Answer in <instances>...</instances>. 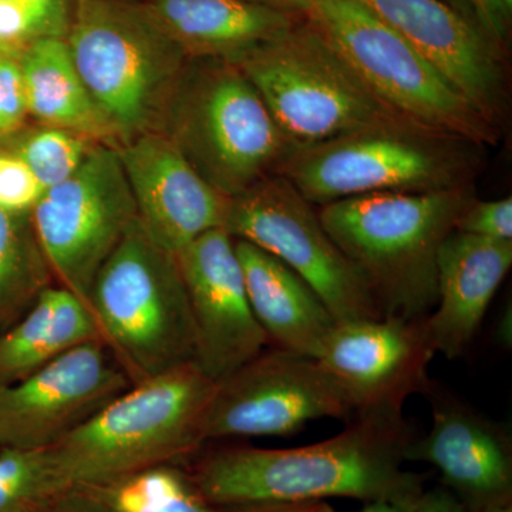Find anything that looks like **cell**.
Returning a JSON list of instances; mask_svg holds the SVG:
<instances>
[{
	"label": "cell",
	"instance_id": "1",
	"mask_svg": "<svg viewBox=\"0 0 512 512\" xmlns=\"http://www.w3.org/2000/svg\"><path fill=\"white\" fill-rule=\"evenodd\" d=\"M414 437L403 414H356L338 436L309 446L217 448L190 476L214 507L339 497L413 504L427 478L403 467Z\"/></svg>",
	"mask_w": 512,
	"mask_h": 512
},
{
	"label": "cell",
	"instance_id": "2",
	"mask_svg": "<svg viewBox=\"0 0 512 512\" xmlns=\"http://www.w3.org/2000/svg\"><path fill=\"white\" fill-rule=\"evenodd\" d=\"M468 185L383 192L316 207L320 222L365 279L383 316L424 318L437 303V256L473 201Z\"/></svg>",
	"mask_w": 512,
	"mask_h": 512
},
{
	"label": "cell",
	"instance_id": "3",
	"mask_svg": "<svg viewBox=\"0 0 512 512\" xmlns=\"http://www.w3.org/2000/svg\"><path fill=\"white\" fill-rule=\"evenodd\" d=\"M214 387L194 362L133 384L52 447L63 480L104 487L197 453Z\"/></svg>",
	"mask_w": 512,
	"mask_h": 512
},
{
	"label": "cell",
	"instance_id": "4",
	"mask_svg": "<svg viewBox=\"0 0 512 512\" xmlns=\"http://www.w3.org/2000/svg\"><path fill=\"white\" fill-rule=\"evenodd\" d=\"M305 3L303 18L397 119L471 146L497 144L500 127L359 0Z\"/></svg>",
	"mask_w": 512,
	"mask_h": 512
},
{
	"label": "cell",
	"instance_id": "5",
	"mask_svg": "<svg viewBox=\"0 0 512 512\" xmlns=\"http://www.w3.org/2000/svg\"><path fill=\"white\" fill-rule=\"evenodd\" d=\"M89 305L131 383L194 362V320L177 258L138 220L101 266Z\"/></svg>",
	"mask_w": 512,
	"mask_h": 512
},
{
	"label": "cell",
	"instance_id": "6",
	"mask_svg": "<svg viewBox=\"0 0 512 512\" xmlns=\"http://www.w3.org/2000/svg\"><path fill=\"white\" fill-rule=\"evenodd\" d=\"M66 42L117 140L126 143L150 131L185 56L150 9L119 0H76Z\"/></svg>",
	"mask_w": 512,
	"mask_h": 512
},
{
	"label": "cell",
	"instance_id": "7",
	"mask_svg": "<svg viewBox=\"0 0 512 512\" xmlns=\"http://www.w3.org/2000/svg\"><path fill=\"white\" fill-rule=\"evenodd\" d=\"M471 144L403 123L360 128L295 148L278 175L315 207L383 194L466 187Z\"/></svg>",
	"mask_w": 512,
	"mask_h": 512
},
{
	"label": "cell",
	"instance_id": "8",
	"mask_svg": "<svg viewBox=\"0 0 512 512\" xmlns=\"http://www.w3.org/2000/svg\"><path fill=\"white\" fill-rule=\"evenodd\" d=\"M171 121V140L227 198L278 174L295 150L244 73L221 60L181 87Z\"/></svg>",
	"mask_w": 512,
	"mask_h": 512
},
{
	"label": "cell",
	"instance_id": "9",
	"mask_svg": "<svg viewBox=\"0 0 512 512\" xmlns=\"http://www.w3.org/2000/svg\"><path fill=\"white\" fill-rule=\"evenodd\" d=\"M232 64L255 87L293 148L403 123L367 92L305 18Z\"/></svg>",
	"mask_w": 512,
	"mask_h": 512
},
{
	"label": "cell",
	"instance_id": "10",
	"mask_svg": "<svg viewBox=\"0 0 512 512\" xmlns=\"http://www.w3.org/2000/svg\"><path fill=\"white\" fill-rule=\"evenodd\" d=\"M30 218L57 285L89 305L101 266L138 220L117 148L93 146L72 177L43 192Z\"/></svg>",
	"mask_w": 512,
	"mask_h": 512
},
{
	"label": "cell",
	"instance_id": "11",
	"mask_svg": "<svg viewBox=\"0 0 512 512\" xmlns=\"http://www.w3.org/2000/svg\"><path fill=\"white\" fill-rule=\"evenodd\" d=\"M224 228L301 276L336 322L383 318L365 279L330 238L315 205L281 175H271L229 198Z\"/></svg>",
	"mask_w": 512,
	"mask_h": 512
},
{
	"label": "cell",
	"instance_id": "12",
	"mask_svg": "<svg viewBox=\"0 0 512 512\" xmlns=\"http://www.w3.org/2000/svg\"><path fill=\"white\" fill-rule=\"evenodd\" d=\"M352 403L318 360L266 348L215 382L202 437H289L319 419L350 420Z\"/></svg>",
	"mask_w": 512,
	"mask_h": 512
},
{
	"label": "cell",
	"instance_id": "13",
	"mask_svg": "<svg viewBox=\"0 0 512 512\" xmlns=\"http://www.w3.org/2000/svg\"><path fill=\"white\" fill-rule=\"evenodd\" d=\"M133 386L103 342L0 386V448H52Z\"/></svg>",
	"mask_w": 512,
	"mask_h": 512
},
{
	"label": "cell",
	"instance_id": "14",
	"mask_svg": "<svg viewBox=\"0 0 512 512\" xmlns=\"http://www.w3.org/2000/svg\"><path fill=\"white\" fill-rule=\"evenodd\" d=\"M424 318L338 323L318 362L352 403L356 414H403L404 402L429 387L436 356Z\"/></svg>",
	"mask_w": 512,
	"mask_h": 512
},
{
	"label": "cell",
	"instance_id": "15",
	"mask_svg": "<svg viewBox=\"0 0 512 512\" xmlns=\"http://www.w3.org/2000/svg\"><path fill=\"white\" fill-rule=\"evenodd\" d=\"M175 258L194 320V363L220 382L269 346L249 303L235 239L225 228L211 229Z\"/></svg>",
	"mask_w": 512,
	"mask_h": 512
},
{
	"label": "cell",
	"instance_id": "16",
	"mask_svg": "<svg viewBox=\"0 0 512 512\" xmlns=\"http://www.w3.org/2000/svg\"><path fill=\"white\" fill-rule=\"evenodd\" d=\"M433 424L406 450V461L430 464L441 483L473 512L512 504V440L500 424L431 380L424 390Z\"/></svg>",
	"mask_w": 512,
	"mask_h": 512
},
{
	"label": "cell",
	"instance_id": "17",
	"mask_svg": "<svg viewBox=\"0 0 512 512\" xmlns=\"http://www.w3.org/2000/svg\"><path fill=\"white\" fill-rule=\"evenodd\" d=\"M116 148L138 222L161 248L175 255L225 227L229 198L197 173L170 136L147 131Z\"/></svg>",
	"mask_w": 512,
	"mask_h": 512
},
{
	"label": "cell",
	"instance_id": "18",
	"mask_svg": "<svg viewBox=\"0 0 512 512\" xmlns=\"http://www.w3.org/2000/svg\"><path fill=\"white\" fill-rule=\"evenodd\" d=\"M500 127L507 80L497 47L444 0H359Z\"/></svg>",
	"mask_w": 512,
	"mask_h": 512
},
{
	"label": "cell",
	"instance_id": "19",
	"mask_svg": "<svg viewBox=\"0 0 512 512\" xmlns=\"http://www.w3.org/2000/svg\"><path fill=\"white\" fill-rule=\"evenodd\" d=\"M512 266V241L453 231L437 256V303L426 316L436 353L466 355Z\"/></svg>",
	"mask_w": 512,
	"mask_h": 512
},
{
	"label": "cell",
	"instance_id": "20",
	"mask_svg": "<svg viewBox=\"0 0 512 512\" xmlns=\"http://www.w3.org/2000/svg\"><path fill=\"white\" fill-rule=\"evenodd\" d=\"M184 55L234 63L303 18L252 0H153L147 6Z\"/></svg>",
	"mask_w": 512,
	"mask_h": 512
},
{
	"label": "cell",
	"instance_id": "21",
	"mask_svg": "<svg viewBox=\"0 0 512 512\" xmlns=\"http://www.w3.org/2000/svg\"><path fill=\"white\" fill-rule=\"evenodd\" d=\"M234 239L249 303L269 345L318 359L338 325L335 316L284 262L251 242Z\"/></svg>",
	"mask_w": 512,
	"mask_h": 512
},
{
	"label": "cell",
	"instance_id": "22",
	"mask_svg": "<svg viewBox=\"0 0 512 512\" xmlns=\"http://www.w3.org/2000/svg\"><path fill=\"white\" fill-rule=\"evenodd\" d=\"M90 342H103L90 306L63 286H47L22 318L0 333V386Z\"/></svg>",
	"mask_w": 512,
	"mask_h": 512
},
{
	"label": "cell",
	"instance_id": "23",
	"mask_svg": "<svg viewBox=\"0 0 512 512\" xmlns=\"http://www.w3.org/2000/svg\"><path fill=\"white\" fill-rule=\"evenodd\" d=\"M18 60L30 116L47 127L62 128L116 147V134L80 79L66 39L35 40Z\"/></svg>",
	"mask_w": 512,
	"mask_h": 512
},
{
	"label": "cell",
	"instance_id": "24",
	"mask_svg": "<svg viewBox=\"0 0 512 512\" xmlns=\"http://www.w3.org/2000/svg\"><path fill=\"white\" fill-rule=\"evenodd\" d=\"M26 212L0 208V333L52 285V272Z\"/></svg>",
	"mask_w": 512,
	"mask_h": 512
},
{
	"label": "cell",
	"instance_id": "25",
	"mask_svg": "<svg viewBox=\"0 0 512 512\" xmlns=\"http://www.w3.org/2000/svg\"><path fill=\"white\" fill-rule=\"evenodd\" d=\"M92 490L109 512H221L177 464L147 468Z\"/></svg>",
	"mask_w": 512,
	"mask_h": 512
},
{
	"label": "cell",
	"instance_id": "26",
	"mask_svg": "<svg viewBox=\"0 0 512 512\" xmlns=\"http://www.w3.org/2000/svg\"><path fill=\"white\" fill-rule=\"evenodd\" d=\"M66 490L52 448H0V512H36Z\"/></svg>",
	"mask_w": 512,
	"mask_h": 512
},
{
	"label": "cell",
	"instance_id": "27",
	"mask_svg": "<svg viewBox=\"0 0 512 512\" xmlns=\"http://www.w3.org/2000/svg\"><path fill=\"white\" fill-rule=\"evenodd\" d=\"M76 0H0V56L19 59L45 37L66 39Z\"/></svg>",
	"mask_w": 512,
	"mask_h": 512
},
{
	"label": "cell",
	"instance_id": "28",
	"mask_svg": "<svg viewBox=\"0 0 512 512\" xmlns=\"http://www.w3.org/2000/svg\"><path fill=\"white\" fill-rule=\"evenodd\" d=\"M92 147L89 138L62 128L46 127L23 141L18 157L47 190L72 177Z\"/></svg>",
	"mask_w": 512,
	"mask_h": 512
},
{
	"label": "cell",
	"instance_id": "29",
	"mask_svg": "<svg viewBox=\"0 0 512 512\" xmlns=\"http://www.w3.org/2000/svg\"><path fill=\"white\" fill-rule=\"evenodd\" d=\"M456 231L497 241H512V198L471 201L458 217Z\"/></svg>",
	"mask_w": 512,
	"mask_h": 512
},
{
	"label": "cell",
	"instance_id": "30",
	"mask_svg": "<svg viewBox=\"0 0 512 512\" xmlns=\"http://www.w3.org/2000/svg\"><path fill=\"white\" fill-rule=\"evenodd\" d=\"M45 188L18 156H0V208L30 211Z\"/></svg>",
	"mask_w": 512,
	"mask_h": 512
},
{
	"label": "cell",
	"instance_id": "31",
	"mask_svg": "<svg viewBox=\"0 0 512 512\" xmlns=\"http://www.w3.org/2000/svg\"><path fill=\"white\" fill-rule=\"evenodd\" d=\"M28 114V100L19 60L0 56V136L15 133Z\"/></svg>",
	"mask_w": 512,
	"mask_h": 512
},
{
	"label": "cell",
	"instance_id": "32",
	"mask_svg": "<svg viewBox=\"0 0 512 512\" xmlns=\"http://www.w3.org/2000/svg\"><path fill=\"white\" fill-rule=\"evenodd\" d=\"M474 16L477 19L478 28L493 42H500L507 32V18L510 10L504 5L503 0H468Z\"/></svg>",
	"mask_w": 512,
	"mask_h": 512
},
{
	"label": "cell",
	"instance_id": "33",
	"mask_svg": "<svg viewBox=\"0 0 512 512\" xmlns=\"http://www.w3.org/2000/svg\"><path fill=\"white\" fill-rule=\"evenodd\" d=\"M36 512H109L92 490L70 488L57 494Z\"/></svg>",
	"mask_w": 512,
	"mask_h": 512
},
{
	"label": "cell",
	"instance_id": "34",
	"mask_svg": "<svg viewBox=\"0 0 512 512\" xmlns=\"http://www.w3.org/2000/svg\"><path fill=\"white\" fill-rule=\"evenodd\" d=\"M410 512H473L446 487L424 490L414 501Z\"/></svg>",
	"mask_w": 512,
	"mask_h": 512
},
{
	"label": "cell",
	"instance_id": "35",
	"mask_svg": "<svg viewBox=\"0 0 512 512\" xmlns=\"http://www.w3.org/2000/svg\"><path fill=\"white\" fill-rule=\"evenodd\" d=\"M325 501L315 503H266L218 507L221 512H325Z\"/></svg>",
	"mask_w": 512,
	"mask_h": 512
},
{
	"label": "cell",
	"instance_id": "36",
	"mask_svg": "<svg viewBox=\"0 0 512 512\" xmlns=\"http://www.w3.org/2000/svg\"><path fill=\"white\" fill-rule=\"evenodd\" d=\"M414 504V503H413ZM413 504L392 503V501H372L366 503L360 512H410ZM325 512H335L330 505H326Z\"/></svg>",
	"mask_w": 512,
	"mask_h": 512
},
{
	"label": "cell",
	"instance_id": "37",
	"mask_svg": "<svg viewBox=\"0 0 512 512\" xmlns=\"http://www.w3.org/2000/svg\"><path fill=\"white\" fill-rule=\"evenodd\" d=\"M252 2L264 3V5L288 10V12L298 13V15H303L306 8L305 0H252Z\"/></svg>",
	"mask_w": 512,
	"mask_h": 512
},
{
	"label": "cell",
	"instance_id": "38",
	"mask_svg": "<svg viewBox=\"0 0 512 512\" xmlns=\"http://www.w3.org/2000/svg\"><path fill=\"white\" fill-rule=\"evenodd\" d=\"M480 512H512V504L494 505V507L485 508V510Z\"/></svg>",
	"mask_w": 512,
	"mask_h": 512
},
{
	"label": "cell",
	"instance_id": "39",
	"mask_svg": "<svg viewBox=\"0 0 512 512\" xmlns=\"http://www.w3.org/2000/svg\"><path fill=\"white\" fill-rule=\"evenodd\" d=\"M503 2H504V5L507 6V9L510 10V12H511L512 0H503Z\"/></svg>",
	"mask_w": 512,
	"mask_h": 512
}]
</instances>
